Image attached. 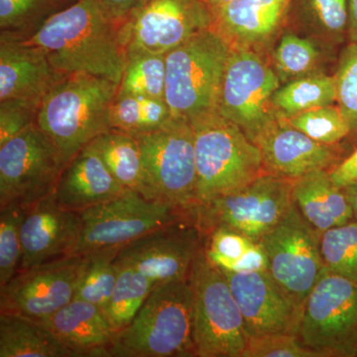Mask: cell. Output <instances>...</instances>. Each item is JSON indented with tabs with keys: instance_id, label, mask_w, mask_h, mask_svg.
Masks as SVG:
<instances>
[{
	"instance_id": "cell-1",
	"label": "cell",
	"mask_w": 357,
	"mask_h": 357,
	"mask_svg": "<svg viewBox=\"0 0 357 357\" xmlns=\"http://www.w3.org/2000/svg\"><path fill=\"white\" fill-rule=\"evenodd\" d=\"M24 41L43 49L62 76L93 75L119 84L128 63L126 25L96 0H76Z\"/></svg>"
},
{
	"instance_id": "cell-2",
	"label": "cell",
	"mask_w": 357,
	"mask_h": 357,
	"mask_svg": "<svg viewBox=\"0 0 357 357\" xmlns=\"http://www.w3.org/2000/svg\"><path fill=\"white\" fill-rule=\"evenodd\" d=\"M119 84L88 74L63 77L44 96L37 124L66 164L110 128V105Z\"/></svg>"
},
{
	"instance_id": "cell-3",
	"label": "cell",
	"mask_w": 357,
	"mask_h": 357,
	"mask_svg": "<svg viewBox=\"0 0 357 357\" xmlns=\"http://www.w3.org/2000/svg\"><path fill=\"white\" fill-rule=\"evenodd\" d=\"M109 356L196 357L190 280L155 286L130 325L115 335Z\"/></svg>"
},
{
	"instance_id": "cell-4",
	"label": "cell",
	"mask_w": 357,
	"mask_h": 357,
	"mask_svg": "<svg viewBox=\"0 0 357 357\" xmlns=\"http://www.w3.org/2000/svg\"><path fill=\"white\" fill-rule=\"evenodd\" d=\"M232 46L213 28L166 54L165 100L173 116L190 123L218 114Z\"/></svg>"
},
{
	"instance_id": "cell-5",
	"label": "cell",
	"mask_w": 357,
	"mask_h": 357,
	"mask_svg": "<svg viewBox=\"0 0 357 357\" xmlns=\"http://www.w3.org/2000/svg\"><path fill=\"white\" fill-rule=\"evenodd\" d=\"M191 124L198 174L197 206L266 173L259 147L236 124L220 114Z\"/></svg>"
},
{
	"instance_id": "cell-6",
	"label": "cell",
	"mask_w": 357,
	"mask_h": 357,
	"mask_svg": "<svg viewBox=\"0 0 357 357\" xmlns=\"http://www.w3.org/2000/svg\"><path fill=\"white\" fill-rule=\"evenodd\" d=\"M133 136L142 156L145 197L181 210L195 211L198 174L192 124L173 116L156 130Z\"/></svg>"
},
{
	"instance_id": "cell-7",
	"label": "cell",
	"mask_w": 357,
	"mask_h": 357,
	"mask_svg": "<svg viewBox=\"0 0 357 357\" xmlns=\"http://www.w3.org/2000/svg\"><path fill=\"white\" fill-rule=\"evenodd\" d=\"M192 335L196 357H241L248 335L227 277L204 249L192 267Z\"/></svg>"
},
{
	"instance_id": "cell-8",
	"label": "cell",
	"mask_w": 357,
	"mask_h": 357,
	"mask_svg": "<svg viewBox=\"0 0 357 357\" xmlns=\"http://www.w3.org/2000/svg\"><path fill=\"white\" fill-rule=\"evenodd\" d=\"M298 335L319 357H356L357 282L325 269L305 301Z\"/></svg>"
},
{
	"instance_id": "cell-9",
	"label": "cell",
	"mask_w": 357,
	"mask_h": 357,
	"mask_svg": "<svg viewBox=\"0 0 357 357\" xmlns=\"http://www.w3.org/2000/svg\"><path fill=\"white\" fill-rule=\"evenodd\" d=\"M293 181L264 173L241 189L199 204L197 222L204 236L227 227L259 243L293 206Z\"/></svg>"
},
{
	"instance_id": "cell-10",
	"label": "cell",
	"mask_w": 357,
	"mask_h": 357,
	"mask_svg": "<svg viewBox=\"0 0 357 357\" xmlns=\"http://www.w3.org/2000/svg\"><path fill=\"white\" fill-rule=\"evenodd\" d=\"M64 157L35 123L0 146V208H29L55 192Z\"/></svg>"
},
{
	"instance_id": "cell-11",
	"label": "cell",
	"mask_w": 357,
	"mask_h": 357,
	"mask_svg": "<svg viewBox=\"0 0 357 357\" xmlns=\"http://www.w3.org/2000/svg\"><path fill=\"white\" fill-rule=\"evenodd\" d=\"M171 204L126 190L121 196L82 211L83 229L72 255L121 248L149 232L192 215Z\"/></svg>"
},
{
	"instance_id": "cell-12",
	"label": "cell",
	"mask_w": 357,
	"mask_h": 357,
	"mask_svg": "<svg viewBox=\"0 0 357 357\" xmlns=\"http://www.w3.org/2000/svg\"><path fill=\"white\" fill-rule=\"evenodd\" d=\"M281 83L273 67L251 49L232 48L223 77L218 114L255 143L278 119L272 105Z\"/></svg>"
},
{
	"instance_id": "cell-13",
	"label": "cell",
	"mask_w": 357,
	"mask_h": 357,
	"mask_svg": "<svg viewBox=\"0 0 357 357\" xmlns=\"http://www.w3.org/2000/svg\"><path fill=\"white\" fill-rule=\"evenodd\" d=\"M319 239L321 234L293 203L287 215L259 241L269 260L268 272L302 310L326 269Z\"/></svg>"
},
{
	"instance_id": "cell-14",
	"label": "cell",
	"mask_w": 357,
	"mask_h": 357,
	"mask_svg": "<svg viewBox=\"0 0 357 357\" xmlns=\"http://www.w3.org/2000/svg\"><path fill=\"white\" fill-rule=\"evenodd\" d=\"M204 249L196 213L149 232L119 249L117 258L132 265L154 285L189 280Z\"/></svg>"
},
{
	"instance_id": "cell-15",
	"label": "cell",
	"mask_w": 357,
	"mask_h": 357,
	"mask_svg": "<svg viewBox=\"0 0 357 357\" xmlns=\"http://www.w3.org/2000/svg\"><path fill=\"white\" fill-rule=\"evenodd\" d=\"M84 255H67L18 271L0 288V312L46 321L72 302Z\"/></svg>"
},
{
	"instance_id": "cell-16",
	"label": "cell",
	"mask_w": 357,
	"mask_h": 357,
	"mask_svg": "<svg viewBox=\"0 0 357 357\" xmlns=\"http://www.w3.org/2000/svg\"><path fill=\"white\" fill-rule=\"evenodd\" d=\"M213 23V11L202 0H151L126 24L128 53L167 54Z\"/></svg>"
},
{
	"instance_id": "cell-17",
	"label": "cell",
	"mask_w": 357,
	"mask_h": 357,
	"mask_svg": "<svg viewBox=\"0 0 357 357\" xmlns=\"http://www.w3.org/2000/svg\"><path fill=\"white\" fill-rule=\"evenodd\" d=\"M222 272L243 314L249 338L275 333L298 335L303 310L269 272Z\"/></svg>"
},
{
	"instance_id": "cell-18",
	"label": "cell",
	"mask_w": 357,
	"mask_h": 357,
	"mask_svg": "<svg viewBox=\"0 0 357 357\" xmlns=\"http://www.w3.org/2000/svg\"><path fill=\"white\" fill-rule=\"evenodd\" d=\"M265 172L295 181L319 170L330 171L342 161L337 146L312 139L278 117L256 138Z\"/></svg>"
},
{
	"instance_id": "cell-19",
	"label": "cell",
	"mask_w": 357,
	"mask_h": 357,
	"mask_svg": "<svg viewBox=\"0 0 357 357\" xmlns=\"http://www.w3.org/2000/svg\"><path fill=\"white\" fill-rule=\"evenodd\" d=\"M82 229L81 213L61 208L54 194L28 208L21 225L20 271L72 255Z\"/></svg>"
},
{
	"instance_id": "cell-20",
	"label": "cell",
	"mask_w": 357,
	"mask_h": 357,
	"mask_svg": "<svg viewBox=\"0 0 357 357\" xmlns=\"http://www.w3.org/2000/svg\"><path fill=\"white\" fill-rule=\"evenodd\" d=\"M43 49L24 40L0 36V102L43 100L62 79Z\"/></svg>"
},
{
	"instance_id": "cell-21",
	"label": "cell",
	"mask_w": 357,
	"mask_h": 357,
	"mask_svg": "<svg viewBox=\"0 0 357 357\" xmlns=\"http://www.w3.org/2000/svg\"><path fill=\"white\" fill-rule=\"evenodd\" d=\"M292 0H234L213 9V29L232 48L251 49L267 43L287 20Z\"/></svg>"
},
{
	"instance_id": "cell-22",
	"label": "cell",
	"mask_w": 357,
	"mask_h": 357,
	"mask_svg": "<svg viewBox=\"0 0 357 357\" xmlns=\"http://www.w3.org/2000/svg\"><path fill=\"white\" fill-rule=\"evenodd\" d=\"M126 190L115 180L100 155L89 144L65 167L54 197L61 208L81 213L121 196Z\"/></svg>"
},
{
	"instance_id": "cell-23",
	"label": "cell",
	"mask_w": 357,
	"mask_h": 357,
	"mask_svg": "<svg viewBox=\"0 0 357 357\" xmlns=\"http://www.w3.org/2000/svg\"><path fill=\"white\" fill-rule=\"evenodd\" d=\"M43 324L77 357L109 356L116 335L105 312L83 300H73Z\"/></svg>"
},
{
	"instance_id": "cell-24",
	"label": "cell",
	"mask_w": 357,
	"mask_h": 357,
	"mask_svg": "<svg viewBox=\"0 0 357 357\" xmlns=\"http://www.w3.org/2000/svg\"><path fill=\"white\" fill-rule=\"evenodd\" d=\"M292 199L303 218L319 234L356 218L344 190L333 184L326 170L293 181Z\"/></svg>"
},
{
	"instance_id": "cell-25",
	"label": "cell",
	"mask_w": 357,
	"mask_h": 357,
	"mask_svg": "<svg viewBox=\"0 0 357 357\" xmlns=\"http://www.w3.org/2000/svg\"><path fill=\"white\" fill-rule=\"evenodd\" d=\"M75 356L41 321L0 312V357Z\"/></svg>"
},
{
	"instance_id": "cell-26",
	"label": "cell",
	"mask_w": 357,
	"mask_h": 357,
	"mask_svg": "<svg viewBox=\"0 0 357 357\" xmlns=\"http://www.w3.org/2000/svg\"><path fill=\"white\" fill-rule=\"evenodd\" d=\"M89 144L122 187L145 197L142 156L135 136L112 128L98 135Z\"/></svg>"
},
{
	"instance_id": "cell-27",
	"label": "cell",
	"mask_w": 357,
	"mask_h": 357,
	"mask_svg": "<svg viewBox=\"0 0 357 357\" xmlns=\"http://www.w3.org/2000/svg\"><path fill=\"white\" fill-rule=\"evenodd\" d=\"M287 18H292L321 43H340L349 32L347 0H292Z\"/></svg>"
},
{
	"instance_id": "cell-28",
	"label": "cell",
	"mask_w": 357,
	"mask_h": 357,
	"mask_svg": "<svg viewBox=\"0 0 357 357\" xmlns=\"http://www.w3.org/2000/svg\"><path fill=\"white\" fill-rule=\"evenodd\" d=\"M337 102L335 76L318 73L284 84L275 91L272 105L280 119Z\"/></svg>"
},
{
	"instance_id": "cell-29",
	"label": "cell",
	"mask_w": 357,
	"mask_h": 357,
	"mask_svg": "<svg viewBox=\"0 0 357 357\" xmlns=\"http://www.w3.org/2000/svg\"><path fill=\"white\" fill-rule=\"evenodd\" d=\"M116 286L105 314L115 333L130 325L148 296L155 287L153 282L132 265L116 257Z\"/></svg>"
},
{
	"instance_id": "cell-30",
	"label": "cell",
	"mask_w": 357,
	"mask_h": 357,
	"mask_svg": "<svg viewBox=\"0 0 357 357\" xmlns=\"http://www.w3.org/2000/svg\"><path fill=\"white\" fill-rule=\"evenodd\" d=\"M165 100L145 96H115L110 105V128L137 135L156 130L172 119Z\"/></svg>"
},
{
	"instance_id": "cell-31",
	"label": "cell",
	"mask_w": 357,
	"mask_h": 357,
	"mask_svg": "<svg viewBox=\"0 0 357 357\" xmlns=\"http://www.w3.org/2000/svg\"><path fill=\"white\" fill-rule=\"evenodd\" d=\"M119 249H102L84 255L74 299L86 301L107 311L119 276L115 259Z\"/></svg>"
},
{
	"instance_id": "cell-32",
	"label": "cell",
	"mask_w": 357,
	"mask_h": 357,
	"mask_svg": "<svg viewBox=\"0 0 357 357\" xmlns=\"http://www.w3.org/2000/svg\"><path fill=\"white\" fill-rule=\"evenodd\" d=\"M76 0H0V36L26 40Z\"/></svg>"
},
{
	"instance_id": "cell-33",
	"label": "cell",
	"mask_w": 357,
	"mask_h": 357,
	"mask_svg": "<svg viewBox=\"0 0 357 357\" xmlns=\"http://www.w3.org/2000/svg\"><path fill=\"white\" fill-rule=\"evenodd\" d=\"M318 40L284 33L273 52V69L281 84L318 74L323 53Z\"/></svg>"
},
{
	"instance_id": "cell-34",
	"label": "cell",
	"mask_w": 357,
	"mask_h": 357,
	"mask_svg": "<svg viewBox=\"0 0 357 357\" xmlns=\"http://www.w3.org/2000/svg\"><path fill=\"white\" fill-rule=\"evenodd\" d=\"M166 54L128 52L116 95L145 96L165 100Z\"/></svg>"
},
{
	"instance_id": "cell-35",
	"label": "cell",
	"mask_w": 357,
	"mask_h": 357,
	"mask_svg": "<svg viewBox=\"0 0 357 357\" xmlns=\"http://www.w3.org/2000/svg\"><path fill=\"white\" fill-rule=\"evenodd\" d=\"M321 251L326 270L357 282V220L321 234Z\"/></svg>"
},
{
	"instance_id": "cell-36",
	"label": "cell",
	"mask_w": 357,
	"mask_h": 357,
	"mask_svg": "<svg viewBox=\"0 0 357 357\" xmlns=\"http://www.w3.org/2000/svg\"><path fill=\"white\" fill-rule=\"evenodd\" d=\"M283 119L312 139L328 146H338L351 137V128L337 105L316 107Z\"/></svg>"
},
{
	"instance_id": "cell-37",
	"label": "cell",
	"mask_w": 357,
	"mask_h": 357,
	"mask_svg": "<svg viewBox=\"0 0 357 357\" xmlns=\"http://www.w3.org/2000/svg\"><path fill=\"white\" fill-rule=\"evenodd\" d=\"M27 210L16 204L0 208V288L20 271L22 260L21 225Z\"/></svg>"
},
{
	"instance_id": "cell-38",
	"label": "cell",
	"mask_w": 357,
	"mask_h": 357,
	"mask_svg": "<svg viewBox=\"0 0 357 357\" xmlns=\"http://www.w3.org/2000/svg\"><path fill=\"white\" fill-rule=\"evenodd\" d=\"M335 76L337 103L357 138V43L351 42L340 55Z\"/></svg>"
},
{
	"instance_id": "cell-39",
	"label": "cell",
	"mask_w": 357,
	"mask_h": 357,
	"mask_svg": "<svg viewBox=\"0 0 357 357\" xmlns=\"http://www.w3.org/2000/svg\"><path fill=\"white\" fill-rule=\"evenodd\" d=\"M257 241L227 227H215L204 236V255L215 266L234 261Z\"/></svg>"
},
{
	"instance_id": "cell-40",
	"label": "cell",
	"mask_w": 357,
	"mask_h": 357,
	"mask_svg": "<svg viewBox=\"0 0 357 357\" xmlns=\"http://www.w3.org/2000/svg\"><path fill=\"white\" fill-rule=\"evenodd\" d=\"M42 100L10 98L0 102V146L37 123Z\"/></svg>"
},
{
	"instance_id": "cell-41",
	"label": "cell",
	"mask_w": 357,
	"mask_h": 357,
	"mask_svg": "<svg viewBox=\"0 0 357 357\" xmlns=\"http://www.w3.org/2000/svg\"><path fill=\"white\" fill-rule=\"evenodd\" d=\"M241 357H319L299 335L275 333L249 338Z\"/></svg>"
},
{
	"instance_id": "cell-42",
	"label": "cell",
	"mask_w": 357,
	"mask_h": 357,
	"mask_svg": "<svg viewBox=\"0 0 357 357\" xmlns=\"http://www.w3.org/2000/svg\"><path fill=\"white\" fill-rule=\"evenodd\" d=\"M112 20L126 25L151 0H96Z\"/></svg>"
},
{
	"instance_id": "cell-43",
	"label": "cell",
	"mask_w": 357,
	"mask_h": 357,
	"mask_svg": "<svg viewBox=\"0 0 357 357\" xmlns=\"http://www.w3.org/2000/svg\"><path fill=\"white\" fill-rule=\"evenodd\" d=\"M331 180L340 189L357 183V148L328 171Z\"/></svg>"
},
{
	"instance_id": "cell-44",
	"label": "cell",
	"mask_w": 357,
	"mask_h": 357,
	"mask_svg": "<svg viewBox=\"0 0 357 357\" xmlns=\"http://www.w3.org/2000/svg\"><path fill=\"white\" fill-rule=\"evenodd\" d=\"M349 3V34L351 42H357V0H347Z\"/></svg>"
},
{
	"instance_id": "cell-45",
	"label": "cell",
	"mask_w": 357,
	"mask_h": 357,
	"mask_svg": "<svg viewBox=\"0 0 357 357\" xmlns=\"http://www.w3.org/2000/svg\"><path fill=\"white\" fill-rule=\"evenodd\" d=\"M344 192L347 194V198L351 202L352 208H354V218L357 220V183L356 184L349 185L345 188Z\"/></svg>"
},
{
	"instance_id": "cell-46",
	"label": "cell",
	"mask_w": 357,
	"mask_h": 357,
	"mask_svg": "<svg viewBox=\"0 0 357 357\" xmlns=\"http://www.w3.org/2000/svg\"><path fill=\"white\" fill-rule=\"evenodd\" d=\"M202 1L210 7L211 10H213V9L227 6V4L230 3V2L234 1V0H202Z\"/></svg>"
},
{
	"instance_id": "cell-47",
	"label": "cell",
	"mask_w": 357,
	"mask_h": 357,
	"mask_svg": "<svg viewBox=\"0 0 357 357\" xmlns=\"http://www.w3.org/2000/svg\"><path fill=\"white\" fill-rule=\"evenodd\" d=\"M356 43H357V42H356Z\"/></svg>"
}]
</instances>
